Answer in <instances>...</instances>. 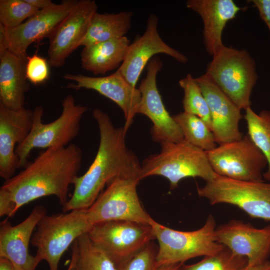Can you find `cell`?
<instances>
[{
	"label": "cell",
	"instance_id": "obj_16",
	"mask_svg": "<svg viewBox=\"0 0 270 270\" xmlns=\"http://www.w3.org/2000/svg\"><path fill=\"white\" fill-rule=\"evenodd\" d=\"M216 241L235 254L245 257L248 266L268 262L270 256V225L258 228L250 223L232 220L216 228Z\"/></svg>",
	"mask_w": 270,
	"mask_h": 270
},
{
	"label": "cell",
	"instance_id": "obj_13",
	"mask_svg": "<svg viewBox=\"0 0 270 270\" xmlns=\"http://www.w3.org/2000/svg\"><path fill=\"white\" fill-rule=\"evenodd\" d=\"M146 66V76L138 88L142 98L138 114L146 116L152 122L150 132L154 142L160 144L182 142V131L166 110L157 88L156 76L162 62L158 58L154 57Z\"/></svg>",
	"mask_w": 270,
	"mask_h": 270
},
{
	"label": "cell",
	"instance_id": "obj_11",
	"mask_svg": "<svg viewBox=\"0 0 270 270\" xmlns=\"http://www.w3.org/2000/svg\"><path fill=\"white\" fill-rule=\"evenodd\" d=\"M88 235L92 243L118 264L156 240L150 225L126 220L93 224Z\"/></svg>",
	"mask_w": 270,
	"mask_h": 270
},
{
	"label": "cell",
	"instance_id": "obj_31",
	"mask_svg": "<svg viewBox=\"0 0 270 270\" xmlns=\"http://www.w3.org/2000/svg\"><path fill=\"white\" fill-rule=\"evenodd\" d=\"M158 249L150 242L130 258L118 264V270H157Z\"/></svg>",
	"mask_w": 270,
	"mask_h": 270
},
{
	"label": "cell",
	"instance_id": "obj_9",
	"mask_svg": "<svg viewBox=\"0 0 270 270\" xmlns=\"http://www.w3.org/2000/svg\"><path fill=\"white\" fill-rule=\"evenodd\" d=\"M139 177H118L107 186L86 210L93 225L114 220H126L150 225L154 222L140 201L136 186Z\"/></svg>",
	"mask_w": 270,
	"mask_h": 270
},
{
	"label": "cell",
	"instance_id": "obj_19",
	"mask_svg": "<svg viewBox=\"0 0 270 270\" xmlns=\"http://www.w3.org/2000/svg\"><path fill=\"white\" fill-rule=\"evenodd\" d=\"M46 214V208L36 206L20 224L12 226L8 218L0 224V257L8 260L16 270H36L40 262L29 253L28 247L34 229Z\"/></svg>",
	"mask_w": 270,
	"mask_h": 270
},
{
	"label": "cell",
	"instance_id": "obj_24",
	"mask_svg": "<svg viewBox=\"0 0 270 270\" xmlns=\"http://www.w3.org/2000/svg\"><path fill=\"white\" fill-rule=\"evenodd\" d=\"M132 12L129 11L116 14L96 12L80 46H87L126 36L132 26Z\"/></svg>",
	"mask_w": 270,
	"mask_h": 270
},
{
	"label": "cell",
	"instance_id": "obj_27",
	"mask_svg": "<svg viewBox=\"0 0 270 270\" xmlns=\"http://www.w3.org/2000/svg\"><path fill=\"white\" fill-rule=\"evenodd\" d=\"M248 134L266 158L268 169L263 178L270 182V112L256 113L250 107L245 110Z\"/></svg>",
	"mask_w": 270,
	"mask_h": 270
},
{
	"label": "cell",
	"instance_id": "obj_22",
	"mask_svg": "<svg viewBox=\"0 0 270 270\" xmlns=\"http://www.w3.org/2000/svg\"><path fill=\"white\" fill-rule=\"evenodd\" d=\"M26 59L9 50L0 54V104L8 108H24L25 94L30 88L26 76Z\"/></svg>",
	"mask_w": 270,
	"mask_h": 270
},
{
	"label": "cell",
	"instance_id": "obj_17",
	"mask_svg": "<svg viewBox=\"0 0 270 270\" xmlns=\"http://www.w3.org/2000/svg\"><path fill=\"white\" fill-rule=\"evenodd\" d=\"M64 79L74 82L66 87L78 90H92L111 100L122 109L125 118L124 126L126 132L138 114L141 101V93L138 88L132 86L117 70L105 76L92 77L80 74H66Z\"/></svg>",
	"mask_w": 270,
	"mask_h": 270
},
{
	"label": "cell",
	"instance_id": "obj_20",
	"mask_svg": "<svg viewBox=\"0 0 270 270\" xmlns=\"http://www.w3.org/2000/svg\"><path fill=\"white\" fill-rule=\"evenodd\" d=\"M33 118L31 110H13L0 104V176L5 180L14 176L18 168L16 146L28 136Z\"/></svg>",
	"mask_w": 270,
	"mask_h": 270
},
{
	"label": "cell",
	"instance_id": "obj_12",
	"mask_svg": "<svg viewBox=\"0 0 270 270\" xmlns=\"http://www.w3.org/2000/svg\"><path fill=\"white\" fill-rule=\"evenodd\" d=\"M78 0H64L48 8L39 10L20 26L6 28L0 24V34L8 50L27 58L26 51L34 42L48 38L78 4Z\"/></svg>",
	"mask_w": 270,
	"mask_h": 270
},
{
	"label": "cell",
	"instance_id": "obj_39",
	"mask_svg": "<svg viewBox=\"0 0 270 270\" xmlns=\"http://www.w3.org/2000/svg\"><path fill=\"white\" fill-rule=\"evenodd\" d=\"M265 270H270V265Z\"/></svg>",
	"mask_w": 270,
	"mask_h": 270
},
{
	"label": "cell",
	"instance_id": "obj_15",
	"mask_svg": "<svg viewBox=\"0 0 270 270\" xmlns=\"http://www.w3.org/2000/svg\"><path fill=\"white\" fill-rule=\"evenodd\" d=\"M158 21L156 15H150L144 33L130 44L124 62L117 70L134 87L144 69L156 54L168 55L182 64L188 62L186 56L162 40L158 30Z\"/></svg>",
	"mask_w": 270,
	"mask_h": 270
},
{
	"label": "cell",
	"instance_id": "obj_28",
	"mask_svg": "<svg viewBox=\"0 0 270 270\" xmlns=\"http://www.w3.org/2000/svg\"><path fill=\"white\" fill-rule=\"evenodd\" d=\"M184 92L182 102L184 112L201 118L212 130V123L210 110L201 90L190 74L178 82Z\"/></svg>",
	"mask_w": 270,
	"mask_h": 270
},
{
	"label": "cell",
	"instance_id": "obj_3",
	"mask_svg": "<svg viewBox=\"0 0 270 270\" xmlns=\"http://www.w3.org/2000/svg\"><path fill=\"white\" fill-rule=\"evenodd\" d=\"M160 145L159 153L150 155L143 161L140 180L151 176H161L168 180L170 188L173 190L186 178L199 177L206 182L218 176L212 170L206 151L184 140L166 142Z\"/></svg>",
	"mask_w": 270,
	"mask_h": 270
},
{
	"label": "cell",
	"instance_id": "obj_36",
	"mask_svg": "<svg viewBox=\"0 0 270 270\" xmlns=\"http://www.w3.org/2000/svg\"><path fill=\"white\" fill-rule=\"evenodd\" d=\"M270 264V262L257 266H246L242 270H265Z\"/></svg>",
	"mask_w": 270,
	"mask_h": 270
},
{
	"label": "cell",
	"instance_id": "obj_4",
	"mask_svg": "<svg viewBox=\"0 0 270 270\" xmlns=\"http://www.w3.org/2000/svg\"><path fill=\"white\" fill-rule=\"evenodd\" d=\"M62 106L60 116L48 124L42 122V106L35 107L32 130L26 140L17 146L15 150L19 160L18 168L27 165L28 158L33 149L63 148L69 145L78 136L80 121L88 110L87 107L76 104L72 94L64 98Z\"/></svg>",
	"mask_w": 270,
	"mask_h": 270
},
{
	"label": "cell",
	"instance_id": "obj_26",
	"mask_svg": "<svg viewBox=\"0 0 270 270\" xmlns=\"http://www.w3.org/2000/svg\"><path fill=\"white\" fill-rule=\"evenodd\" d=\"M172 116L180 127L185 141L206 152L217 146L212 131L201 118L184 112Z\"/></svg>",
	"mask_w": 270,
	"mask_h": 270
},
{
	"label": "cell",
	"instance_id": "obj_37",
	"mask_svg": "<svg viewBox=\"0 0 270 270\" xmlns=\"http://www.w3.org/2000/svg\"><path fill=\"white\" fill-rule=\"evenodd\" d=\"M182 264H168L160 266L157 270H178Z\"/></svg>",
	"mask_w": 270,
	"mask_h": 270
},
{
	"label": "cell",
	"instance_id": "obj_21",
	"mask_svg": "<svg viewBox=\"0 0 270 270\" xmlns=\"http://www.w3.org/2000/svg\"><path fill=\"white\" fill-rule=\"evenodd\" d=\"M188 8L198 13L204 24V44L212 56L224 45L222 39L227 22L241 10L232 0H188Z\"/></svg>",
	"mask_w": 270,
	"mask_h": 270
},
{
	"label": "cell",
	"instance_id": "obj_6",
	"mask_svg": "<svg viewBox=\"0 0 270 270\" xmlns=\"http://www.w3.org/2000/svg\"><path fill=\"white\" fill-rule=\"evenodd\" d=\"M151 226L158 243L156 258L158 267L183 264L194 258L214 255L224 248L216 241V224L212 215L208 216L201 228L194 231L173 230L155 220Z\"/></svg>",
	"mask_w": 270,
	"mask_h": 270
},
{
	"label": "cell",
	"instance_id": "obj_8",
	"mask_svg": "<svg viewBox=\"0 0 270 270\" xmlns=\"http://www.w3.org/2000/svg\"><path fill=\"white\" fill-rule=\"evenodd\" d=\"M197 192L212 205H234L252 218L270 221V182L238 180L218 175Z\"/></svg>",
	"mask_w": 270,
	"mask_h": 270
},
{
	"label": "cell",
	"instance_id": "obj_2",
	"mask_svg": "<svg viewBox=\"0 0 270 270\" xmlns=\"http://www.w3.org/2000/svg\"><path fill=\"white\" fill-rule=\"evenodd\" d=\"M92 116L100 131L98 150L87 171L74 180L73 193L62 208L64 212L88 209L104 186L117 178L137 176L140 179L141 165L126 146L124 127H114L109 116L100 109L94 110Z\"/></svg>",
	"mask_w": 270,
	"mask_h": 270
},
{
	"label": "cell",
	"instance_id": "obj_14",
	"mask_svg": "<svg viewBox=\"0 0 270 270\" xmlns=\"http://www.w3.org/2000/svg\"><path fill=\"white\" fill-rule=\"evenodd\" d=\"M98 8L94 0H78L76 6L57 26L48 38V61L50 66H62L67 58L80 46Z\"/></svg>",
	"mask_w": 270,
	"mask_h": 270
},
{
	"label": "cell",
	"instance_id": "obj_18",
	"mask_svg": "<svg viewBox=\"0 0 270 270\" xmlns=\"http://www.w3.org/2000/svg\"><path fill=\"white\" fill-rule=\"evenodd\" d=\"M194 79L208 104L216 144L241 139L243 135L238 126L241 110L206 74Z\"/></svg>",
	"mask_w": 270,
	"mask_h": 270
},
{
	"label": "cell",
	"instance_id": "obj_23",
	"mask_svg": "<svg viewBox=\"0 0 270 270\" xmlns=\"http://www.w3.org/2000/svg\"><path fill=\"white\" fill-rule=\"evenodd\" d=\"M130 44L124 36L84 46L80 54L82 68L95 75L104 74L118 68Z\"/></svg>",
	"mask_w": 270,
	"mask_h": 270
},
{
	"label": "cell",
	"instance_id": "obj_35",
	"mask_svg": "<svg viewBox=\"0 0 270 270\" xmlns=\"http://www.w3.org/2000/svg\"><path fill=\"white\" fill-rule=\"evenodd\" d=\"M0 270H16V269L8 260L0 257Z\"/></svg>",
	"mask_w": 270,
	"mask_h": 270
},
{
	"label": "cell",
	"instance_id": "obj_40",
	"mask_svg": "<svg viewBox=\"0 0 270 270\" xmlns=\"http://www.w3.org/2000/svg\"><path fill=\"white\" fill-rule=\"evenodd\" d=\"M72 270H76V269L75 268V266Z\"/></svg>",
	"mask_w": 270,
	"mask_h": 270
},
{
	"label": "cell",
	"instance_id": "obj_38",
	"mask_svg": "<svg viewBox=\"0 0 270 270\" xmlns=\"http://www.w3.org/2000/svg\"><path fill=\"white\" fill-rule=\"evenodd\" d=\"M76 262V254L74 250L72 249V258L66 270H72L75 266Z\"/></svg>",
	"mask_w": 270,
	"mask_h": 270
},
{
	"label": "cell",
	"instance_id": "obj_30",
	"mask_svg": "<svg viewBox=\"0 0 270 270\" xmlns=\"http://www.w3.org/2000/svg\"><path fill=\"white\" fill-rule=\"evenodd\" d=\"M38 10L26 0H0V24L6 28L18 26Z\"/></svg>",
	"mask_w": 270,
	"mask_h": 270
},
{
	"label": "cell",
	"instance_id": "obj_7",
	"mask_svg": "<svg viewBox=\"0 0 270 270\" xmlns=\"http://www.w3.org/2000/svg\"><path fill=\"white\" fill-rule=\"evenodd\" d=\"M205 74L239 108L250 106L258 76L256 62L247 50L224 46L212 56Z\"/></svg>",
	"mask_w": 270,
	"mask_h": 270
},
{
	"label": "cell",
	"instance_id": "obj_5",
	"mask_svg": "<svg viewBox=\"0 0 270 270\" xmlns=\"http://www.w3.org/2000/svg\"><path fill=\"white\" fill-rule=\"evenodd\" d=\"M92 226L86 210L45 214L31 239L32 244L37 248L36 256L40 262L46 261L50 270H58L64 252L78 238L88 234Z\"/></svg>",
	"mask_w": 270,
	"mask_h": 270
},
{
	"label": "cell",
	"instance_id": "obj_33",
	"mask_svg": "<svg viewBox=\"0 0 270 270\" xmlns=\"http://www.w3.org/2000/svg\"><path fill=\"white\" fill-rule=\"evenodd\" d=\"M258 8L260 18L265 22L270 32V0H252Z\"/></svg>",
	"mask_w": 270,
	"mask_h": 270
},
{
	"label": "cell",
	"instance_id": "obj_29",
	"mask_svg": "<svg viewBox=\"0 0 270 270\" xmlns=\"http://www.w3.org/2000/svg\"><path fill=\"white\" fill-rule=\"evenodd\" d=\"M248 264L246 258L238 256L228 248L191 265L182 264L178 270H242Z\"/></svg>",
	"mask_w": 270,
	"mask_h": 270
},
{
	"label": "cell",
	"instance_id": "obj_34",
	"mask_svg": "<svg viewBox=\"0 0 270 270\" xmlns=\"http://www.w3.org/2000/svg\"><path fill=\"white\" fill-rule=\"evenodd\" d=\"M26 2L37 8L39 10L48 8L54 6L56 4L50 0H26Z\"/></svg>",
	"mask_w": 270,
	"mask_h": 270
},
{
	"label": "cell",
	"instance_id": "obj_41",
	"mask_svg": "<svg viewBox=\"0 0 270 270\" xmlns=\"http://www.w3.org/2000/svg\"></svg>",
	"mask_w": 270,
	"mask_h": 270
},
{
	"label": "cell",
	"instance_id": "obj_10",
	"mask_svg": "<svg viewBox=\"0 0 270 270\" xmlns=\"http://www.w3.org/2000/svg\"><path fill=\"white\" fill-rule=\"evenodd\" d=\"M206 152L212 170L218 176L238 180H263L262 170L267 160L248 134Z\"/></svg>",
	"mask_w": 270,
	"mask_h": 270
},
{
	"label": "cell",
	"instance_id": "obj_32",
	"mask_svg": "<svg viewBox=\"0 0 270 270\" xmlns=\"http://www.w3.org/2000/svg\"><path fill=\"white\" fill-rule=\"evenodd\" d=\"M48 65L46 59L37 54L28 56L26 66L28 80L34 84L45 82L50 76Z\"/></svg>",
	"mask_w": 270,
	"mask_h": 270
},
{
	"label": "cell",
	"instance_id": "obj_25",
	"mask_svg": "<svg viewBox=\"0 0 270 270\" xmlns=\"http://www.w3.org/2000/svg\"><path fill=\"white\" fill-rule=\"evenodd\" d=\"M72 249L76 254V270H118V264L92 243L88 233L78 238L72 244Z\"/></svg>",
	"mask_w": 270,
	"mask_h": 270
},
{
	"label": "cell",
	"instance_id": "obj_1",
	"mask_svg": "<svg viewBox=\"0 0 270 270\" xmlns=\"http://www.w3.org/2000/svg\"><path fill=\"white\" fill-rule=\"evenodd\" d=\"M82 151L74 144L40 152L24 170L6 180L0 188V216H14L22 206L42 197L54 196L63 208L68 188L78 176Z\"/></svg>",
	"mask_w": 270,
	"mask_h": 270
}]
</instances>
